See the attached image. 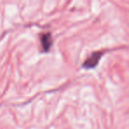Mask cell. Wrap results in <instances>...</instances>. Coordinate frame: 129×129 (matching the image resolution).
Wrapping results in <instances>:
<instances>
[{"label": "cell", "instance_id": "cell-2", "mask_svg": "<svg viewBox=\"0 0 129 129\" xmlns=\"http://www.w3.org/2000/svg\"><path fill=\"white\" fill-rule=\"evenodd\" d=\"M41 43L43 51H49L52 45V36L50 33H43L41 35Z\"/></svg>", "mask_w": 129, "mask_h": 129}, {"label": "cell", "instance_id": "cell-1", "mask_svg": "<svg viewBox=\"0 0 129 129\" xmlns=\"http://www.w3.org/2000/svg\"><path fill=\"white\" fill-rule=\"evenodd\" d=\"M104 53V50H98V51H95L83 62V67L86 69H92L95 68L98 64L99 61H100L101 57H102L103 54Z\"/></svg>", "mask_w": 129, "mask_h": 129}]
</instances>
